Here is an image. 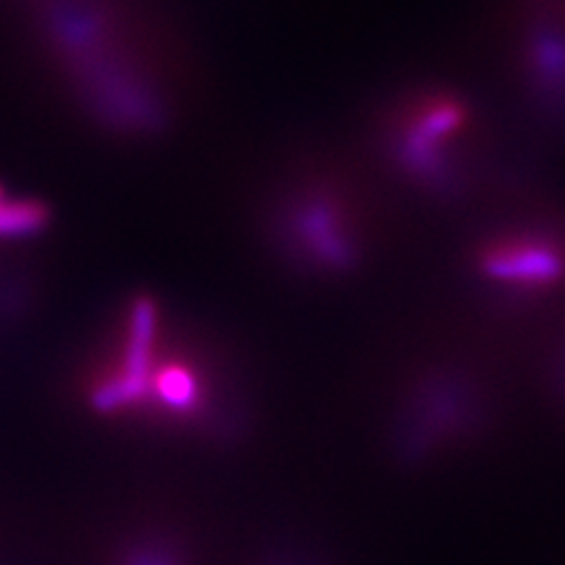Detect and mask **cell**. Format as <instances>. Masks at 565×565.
Returning a JSON list of instances; mask_svg holds the SVG:
<instances>
[{"mask_svg": "<svg viewBox=\"0 0 565 565\" xmlns=\"http://www.w3.org/2000/svg\"><path fill=\"white\" fill-rule=\"evenodd\" d=\"M47 224V210L35 201H0V238H24Z\"/></svg>", "mask_w": 565, "mask_h": 565, "instance_id": "6da1fadb", "label": "cell"}, {"mask_svg": "<svg viewBox=\"0 0 565 565\" xmlns=\"http://www.w3.org/2000/svg\"><path fill=\"white\" fill-rule=\"evenodd\" d=\"M0 201H3V193H0Z\"/></svg>", "mask_w": 565, "mask_h": 565, "instance_id": "7a4b0ae2", "label": "cell"}]
</instances>
